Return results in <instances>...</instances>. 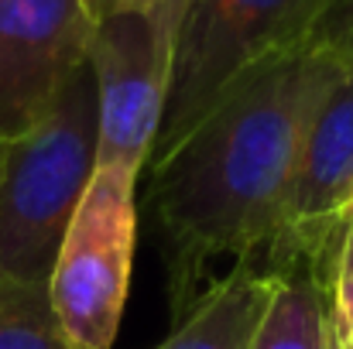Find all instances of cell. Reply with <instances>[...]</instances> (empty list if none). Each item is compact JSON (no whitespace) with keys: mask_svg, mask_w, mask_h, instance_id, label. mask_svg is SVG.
Segmentation results:
<instances>
[{"mask_svg":"<svg viewBox=\"0 0 353 349\" xmlns=\"http://www.w3.org/2000/svg\"><path fill=\"white\" fill-rule=\"evenodd\" d=\"M340 65L309 45L230 86L182 144L151 165L144 220L165 260L172 326L210 284L220 257L271 246L312 107Z\"/></svg>","mask_w":353,"mask_h":349,"instance_id":"obj_1","label":"cell"},{"mask_svg":"<svg viewBox=\"0 0 353 349\" xmlns=\"http://www.w3.org/2000/svg\"><path fill=\"white\" fill-rule=\"evenodd\" d=\"M100 154V114L90 59L28 134L0 154V271L48 281L65 230L86 195Z\"/></svg>","mask_w":353,"mask_h":349,"instance_id":"obj_2","label":"cell"},{"mask_svg":"<svg viewBox=\"0 0 353 349\" xmlns=\"http://www.w3.org/2000/svg\"><path fill=\"white\" fill-rule=\"evenodd\" d=\"M319 10L323 0H185L168 103L148 168L172 154L247 72L305 48Z\"/></svg>","mask_w":353,"mask_h":349,"instance_id":"obj_3","label":"cell"},{"mask_svg":"<svg viewBox=\"0 0 353 349\" xmlns=\"http://www.w3.org/2000/svg\"><path fill=\"white\" fill-rule=\"evenodd\" d=\"M134 189V171L97 165L59 246L48 291L72 349H110L117 339L137 246Z\"/></svg>","mask_w":353,"mask_h":349,"instance_id":"obj_4","label":"cell"},{"mask_svg":"<svg viewBox=\"0 0 353 349\" xmlns=\"http://www.w3.org/2000/svg\"><path fill=\"white\" fill-rule=\"evenodd\" d=\"M185 0H158L93 24L90 69L100 114V168H148L172 86L175 31Z\"/></svg>","mask_w":353,"mask_h":349,"instance_id":"obj_5","label":"cell"},{"mask_svg":"<svg viewBox=\"0 0 353 349\" xmlns=\"http://www.w3.org/2000/svg\"><path fill=\"white\" fill-rule=\"evenodd\" d=\"M353 209V72L340 69L299 140L281 223L264 250V267L278 274L309 271L326 281V267Z\"/></svg>","mask_w":353,"mask_h":349,"instance_id":"obj_6","label":"cell"},{"mask_svg":"<svg viewBox=\"0 0 353 349\" xmlns=\"http://www.w3.org/2000/svg\"><path fill=\"white\" fill-rule=\"evenodd\" d=\"M83 0H0V140L28 134L90 59Z\"/></svg>","mask_w":353,"mask_h":349,"instance_id":"obj_7","label":"cell"},{"mask_svg":"<svg viewBox=\"0 0 353 349\" xmlns=\"http://www.w3.org/2000/svg\"><path fill=\"white\" fill-rule=\"evenodd\" d=\"M278 284V271L240 260L230 274L206 284L192 308L175 322L172 336L154 349H250Z\"/></svg>","mask_w":353,"mask_h":349,"instance_id":"obj_8","label":"cell"},{"mask_svg":"<svg viewBox=\"0 0 353 349\" xmlns=\"http://www.w3.org/2000/svg\"><path fill=\"white\" fill-rule=\"evenodd\" d=\"M250 349H336L326 281L309 271L281 274Z\"/></svg>","mask_w":353,"mask_h":349,"instance_id":"obj_9","label":"cell"},{"mask_svg":"<svg viewBox=\"0 0 353 349\" xmlns=\"http://www.w3.org/2000/svg\"><path fill=\"white\" fill-rule=\"evenodd\" d=\"M0 349H72L48 281H21L0 271Z\"/></svg>","mask_w":353,"mask_h":349,"instance_id":"obj_10","label":"cell"},{"mask_svg":"<svg viewBox=\"0 0 353 349\" xmlns=\"http://www.w3.org/2000/svg\"><path fill=\"white\" fill-rule=\"evenodd\" d=\"M326 291H330L336 349H343L353 343V209L336 236V246L326 267Z\"/></svg>","mask_w":353,"mask_h":349,"instance_id":"obj_11","label":"cell"},{"mask_svg":"<svg viewBox=\"0 0 353 349\" xmlns=\"http://www.w3.org/2000/svg\"><path fill=\"white\" fill-rule=\"evenodd\" d=\"M305 45L353 72V0H323Z\"/></svg>","mask_w":353,"mask_h":349,"instance_id":"obj_12","label":"cell"},{"mask_svg":"<svg viewBox=\"0 0 353 349\" xmlns=\"http://www.w3.org/2000/svg\"><path fill=\"white\" fill-rule=\"evenodd\" d=\"M158 0H83L90 21H103V17H114V14H127V10H141V7H151Z\"/></svg>","mask_w":353,"mask_h":349,"instance_id":"obj_13","label":"cell"},{"mask_svg":"<svg viewBox=\"0 0 353 349\" xmlns=\"http://www.w3.org/2000/svg\"><path fill=\"white\" fill-rule=\"evenodd\" d=\"M0 154H3V140H0Z\"/></svg>","mask_w":353,"mask_h":349,"instance_id":"obj_14","label":"cell"},{"mask_svg":"<svg viewBox=\"0 0 353 349\" xmlns=\"http://www.w3.org/2000/svg\"><path fill=\"white\" fill-rule=\"evenodd\" d=\"M343 349H353V343H350V346H343Z\"/></svg>","mask_w":353,"mask_h":349,"instance_id":"obj_15","label":"cell"}]
</instances>
